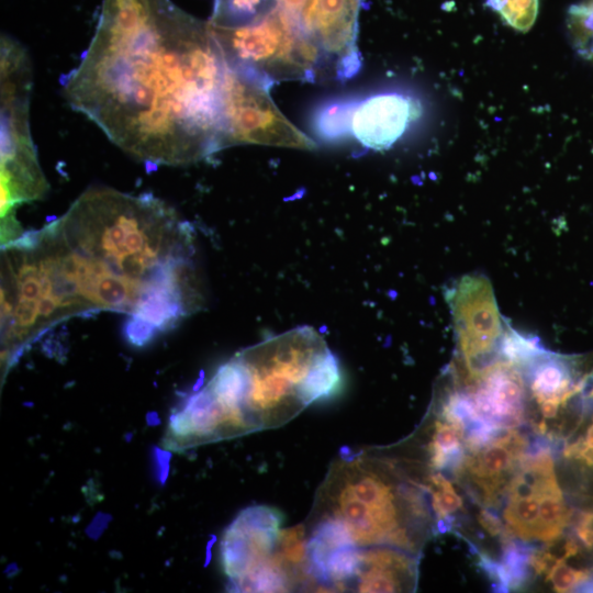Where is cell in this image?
Instances as JSON below:
<instances>
[{
	"label": "cell",
	"mask_w": 593,
	"mask_h": 593,
	"mask_svg": "<svg viewBox=\"0 0 593 593\" xmlns=\"http://www.w3.org/2000/svg\"><path fill=\"white\" fill-rule=\"evenodd\" d=\"M422 113L419 101L411 96L385 92L357 101L350 134L363 146L382 150L393 145Z\"/></svg>",
	"instance_id": "obj_10"
},
{
	"label": "cell",
	"mask_w": 593,
	"mask_h": 593,
	"mask_svg": "<svg viewBox=\"0 0 593 593\" xmlns=\"http://www.w3.org/2000/svg\"><path fill=\"white\" fill-rule=\"evenodd\" d=\"M242 379V409L253 432L279 427L339 389L337 358L311 326H299L234 357Z\"/></svg>",
	"instance_id": "obj_4"
},
{
	"label": "cell",
	"mask_w": 593,
	"mask_h": 593,
	"mask_svg": "<svg viewBox=\"0 0 593 593\" xmlns=\"http://www.w3.org/2000/svg\"><path fill=\"white\" fill-rule=\"evenodd\" d=\"M208 25L228 66L269 86L282 80H324L320 53L278 4L248 23Z\"/></svg>",
	"instance_id": "obj_6"
},
{
	"label": "cell",
	"mask_w": 593,
	"mask_h": 593,
	"mask_svg": "<svg viewBox=\"0 0 593 593\" xmlns=\"http://www.w3.org/2000/svg\"><path fill=\"white\" fill-rule=\"evenodd\" d=\"M1 233L22 231L16 209L40 200L48 190L30 127L32 68L22 45L1 37Z\"/></svg>",
	"instance_id": "obj_5"
},
{
	"label": "cell",
	"mask_w": 593,
	"mask_h": 593,
	"mask_svg": "<svg viewBox=\"0 0 593 593\" xmlns=\"http://www.w3.org/2000/svg\"><path fill=\"white\" fill-rule=\"evenodd\" d=\"M567 31L575 52L593 60V0H581L569 8Z\"/></svg>",
	"instance_id": "obj_14"
},
{
	"label": "cell",
	"mask_w": 593,
	"mask_h": 593,
	"mask_svg": "<svg viewBox=\"0 0 593 593\" xmlns=\"http://www.w3.org/2000/svg\"><path fill=\"white\" fill-rule=\"evenodd\" d=\"M124 339L133 347L142 348L150 344L159 332L149 323L133 316L127 315L122 327Z\"/></svg>",
	"instance_id": "obj_16"
},
{
	"label": "cell",
	"mask_w": 593,
	"mask_h": 593,
	"mask_svg": "<svg viewBox=\"0 0 593 593\" xmlns=\"http://www.w3.org/2000/svg\"><path fill=\"white\" fill-rule=\"evenodd\" d=\"M195 233L153 193L90 188L58 219L1 246V357L70 317L136 316L159 334L204 303Z\"/></svg>",
	"instance_id": "obj_1"
},
{
	"label": "cell",
	"mask_w": 593,
	"mask_h": 593,
	"mask_svg": "<svg viewBox=\"0 0 593 593\" xmlns=\"http://www.w3.org/2000/svg\"><path fill=\"white\" fill-rule=\"evenodd\" d=\"M361 0H306L293 19L321 56L324 80H346L361 61L357 47Z\"/></svg>",
	"instance_id": "obj_8"
},
{
	"label": "cell",
	"mask_w": 593,
	"mask_h": 593,
	"mask_svg": "<svg viewBox=\"0 0 593 593\" xmlns=\"http://www.w3.org/2000/svg\"><path fill=\"white\" fill-rule=\"evenodd\" d=\"M357 100H336L323 104L313 115L315 134L327 142L338 141L350 134V121Z\"/></svg>",
	"instance_id": "obj_12"
},
{
	"label": "cell",
	"mask_w": 593,
	"mask_h": 593,
	"mask_svg": "<svg viewBox=\"0 0 593 593\" xmlns=\"http://www.w3.org/2000/svg\"><path fill=\"white\" fill-rule=\"evenodd\" d=\"M277 7V0H214L208 22L214 26H235L251 22Z\"/></svg>",
	"instance_id": "obj_13"
},
{
	"label": "cell",
	"mask_w": 593,
	"mask_h": 593,
	"mask_svg": "<svg viewBox=\"0 0 593 593\" xmlns=\"http://www.w3.org/2000/svg\"><path fill=\"white\" fill-rule=\"evenodd\" d=\"M418 556L391 546L359 547L351 592H411L416 589Z\"/></svg>",
	"instance_id": "obj_11"
},
{
	"label": "cell",
	"mask_w": 593,
	"mask_h": 593,
	"mask_svg": "<svg viewBox=\"0 0 593 593\" xmlns=\"http://www.w3.org/2000/svg\"><path fill=\"white\" fill-rule=\"evenodd\" d=\"M307 522L331 523L356 547L391 546L416 556L436 532L422 483L398 457L374 451L332 463Z\"/></svg>",
	"instance_id": "obj_3"
},
{
	"label": "cell",
	"mask_w": 593,
	"mask_h": 593,
	"mask_svg": "<svg viewBox=\"0 0 593 593\" xmlns=\"http://www.w3.org/2000/svg\"><path fill=\"white\" fill-rule=\"evenodd\" d=\"M271 86L225 63L222 86L223 148L255 144L312 150L315 142L276 107Z\"/></svg>",
	"instance_id": "obj_7"
},
{
	"label": "cell",
	"mask_w": 593,
	"mask_h": 593,
	"mask_svg": "<svg viewBox=\"0 0 593 593\" xmlns=\"http://www.w3.org/2000/svg\"><path fill=\"white\" fill-rule=\"evenodd\" d=\"M281 513L254 506L239 513L221 540V563L231 585L265 562L278 547Z\"/></svg>",
	"instance_id": "obj_9"
},
{
	"label": "cell",
	"mask_w": 593,
	"mask_h": 593,
	"mask_svg": "<svg viewBox=\"0 0 593 593\" xmlns=\"http://www.w3.org/2000/svg\"><path fill=\"white\" fill-rule=\"evenodd\" d=\"M305 1L306 0H277V4L293 20Z\"/></svg>",
	"instance_id": "obj_17"
},
{
	"label": "cell",
	"mask_w": 593,
	"mask_h": 593,
	"mask_svg": "<svg viewBox=\"0 0 593 593\" xmlns=\"http://www.w3.org/2000/svg\"><path fill=\"white\" fill-rule=\"evenodd\" d=\"M225 60L208 22L171 0H102L63 80L68 104L125 153L184 166L223 149Z\"/></svg>",
	"instance_id": "obj_2"
},
{
	"label": "cell",
	"mask_w": 593,
	"mask_h": 593,
	"mask_svg": "<svg viewBox=\"0 0 593 593\" xmlns=\"http://www.w3.org/2000/svg\"><path fill=\"white\" fill-rule=\"evenodd\" d=\"M485 4L495 11L501 20L512 29L527 32L538 14V0H486Z\"/></svg>",
	"instance_id": "obj_15"
}]
</instances>
